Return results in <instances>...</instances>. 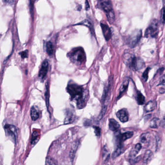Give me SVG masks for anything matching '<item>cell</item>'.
I'll list each match as a JSON object with an SVG mask.
<instances>
[{
    "label": "cell",
    "mask_w": 165,
    "mask_h": 165,
    "mask_svg": "<svg viewBox=\"0 0 165 165\" xmlns=\"http://www.w3.org/2000/svg\"><path fill=\"white\" fill-rule=\"evenodd\" d=\"M6 134L8 135V136H10L11 138H13L16 139V129L15 126L11 125H7L5 127Z\"/></svg>",
    "instance_id": "cell-11"
},
{
    "label": "cell",
    "mask_w": 165,
    "mask_h": 165,
    "mask_svg": "<svg viewBox=\"0 0 165 165\" xmlns=\"http://www.w3.org/2000/svg\"><path fill=\"white\" fill-rule=\"evenodd\" d=\"M161 124V121L159 118H154L151 121L150 127L152 128H157Z\"/></svg>",
    "instance_id": "cell-20"
},
{
    "label": "cell",
    "mask_w": 165,
    "mask_h": 165,
    "mask_svg": "<svg viewBox=\"0 0 165 165\" xmlns=\"http://www.w3.org/2000/svg\"><path fill=\"white\" fill-rule=\"evenodd\" d=\"M117 117L122 123L127 122L129 119V114L127 110L126 109H121L118 111L116 114Z\"/></svg>",
    "instance_id": "cell-7"
},
{
    "label": "cell",
    "mask_w": 165,
    "mask_h": 165,
    "mask_svg": "<svg viewBox=\"0 0 165 165\" xmlns=\"http://www.w3.org/2000/svg\"><path fill=\"white\" fill-rule=\"evenodd\" d=\"M159 23L157 19H153L145 31V36L147 38L156 37L158 34Z\"/></svg>",
    "instance_id": "cell-4"
},
{
    "label": "cell",
    "mask_w": 165,
    "mask_h": 165,
    "mask_svg": "<svg viewBox=\"0 0 165 165\" xmlns=\"http://www.w3.org/2000/svg\"><path fill=\"white\" fill-rule=\"evenodd\" d=\"M109 129L112 131H116L120 128V125L117 121L113 119H111L109 121Z\"/></svg>",
    "instance_id": "cell-15"
},
{
    "label": "cell",
    "mask_w": 165,
    "mask_h": 165,
    "mask_svg": "<svg viewBox=\"0 0 165 165\" xmlns=\"http://www.w3.org/2000/svg\"><path fill=\"white\" fill-rule=\"evenodd\" d=\"M136 100L138 104L139 105L144 104L145 101L144 96L139 91H138L136 93Z\"/></svg>",
    "instance_id": "cell-21"
},
{
    "label": "cell",
    "mask_w": 165,
    "mask_h": 165,
    "mask_svg": "<svg viewBox=\"0 0 165 165\" xmlns=\"http://www.w3.org/2000/svg\"><path fill=\"white\" fill-rule=\"evenodd\" d=\"M124 61L126 65L135 71L142 69L145 66L144 61L141 58L136 57L128 53H126L124 56Z\"/></svg>",
    "instance_id": "cell-2"
},
{
    "label": "cell",
    "mask_w": 165,
    "mask_h": 165,
    "mask_svg": "<svg viewBox=\"0 0 165 165\" xmlns=\"http://www.w3.org/2000/svg\"><path fill=\"white\" fill-rule=\"evenodd\" d=\"M94 133L96 134V136H100V134H101V129L100 127L98 126H94Z\"/></svg>",
    "instance_id": "cell-30"
},
{
    "label": "cell",
    "mask_w": 165,
    "mask_h": 165,
    "mask_svg": "<svg viewBox=\"0 0 165 165\" xmlns=\"http://www.w3.org/2000/svg\"><path fill=\"white\" fill-rule=\"evenodd\" d=\"M124 148L122 145H118L117 148L115 150L112 154V157L113 159L117 158L124 151Z\"/></svg>",
    "instance_id": "cell-16"
},
{
    "label": "cell",
    "mask_w": 165,
    "mask_h": 165,
    "mask_svg": "<svg viewBox=\"0 0 165 165\" xmlns=\"http://www.w3.org/2000/svg\"><path fill=\"white\" fill-rule=\"evenodd\" d=\"M46 52L49 55H52L53 53V46L52 43L49 41L46 43Z\"/></svg>",
    "instance_id": "cell-25"
},
{
    "label": "cell",
    "mask_w": 165,
    "mask_h": 165,
    "mask_svg": "<svg viewBox=\"0 0 165 165\" xmlns=\"http://www.w3.org/2000/svg\"><path fill=\"white\" fill-rule=\"evenodd\" d=\"M79 24L82 25H84V26H87L91 30V34H94V29L93 25L91 24V23H90L88 20H85V21H83L82 22L79 23Z\"/></svg>",
    "instance_id": "cell-24"
},
{
    "label": "cell",
    "mask_w": 165,
    "mask_h": 165,
    "mask_svg": "<svg viewBox=\"0 0 165 165\" xmlns=\"http://www.w3.org/2000/svg\"><path fill=\"white\" fill-rule=\"evenodd\" d=\"M68 56L71 61L76 65H81L86 61V54L81 47L73 49L68 53Z\"/></svg>",
    "instance_id": "cell-3"
},
{
    "label": "cell",
    "mask_w": 165,
    "mask_h": 165,
    "mask_svg": "<svg viewBox=\"0 0 165 165\" xmlns=\"http://www.w3.org/2000/svg\"><path fill=\"white\" fill-rule=\"evenodd\" d=\"M48 68H49V63L48 60H46L43 61L39 71V76L41 79H44L48 73Z\"/></svg>",
    "instance_id": "cell-10"
},
{
    "label": "cell",
    "mask_w": 165,
    "mask_h": 165,
    "mask_svg": "<svg viewBox=\"0 0 165 165\" xmlns=\"http://www.w3.org/2000/svg\"><path fill=\"white\" fill-rule=\"evenodd\" d=\"M150 139V135L149 133H144L141 135L140 140L141 142L143 144L149 142Z\"/></svg>",
    "instance_id": "cell-22"
},
{
    "label": "cell",
    "mask_w": 165,
    "mask_h": 165,
    "mask_svg": "<svg viewBox=\"0 0 165 165\" xmlns=\"http://www.w3.org/2000/svg\"><path fill=\"white\" fill-rule=\"evenodd\" d=\"M163 85L165 86V76H163L161 78V80L160 81L159 84L158 85Z\"/></svg>",
    "instance_id": "cell-33"
},
{
    "label": "cell",
    "mask_w": 165,
    "mask_h": 165,
    "mask_svg": "<svg viewBox=\"0 0 165 165\" xmlns=\"http://www.w3.org/2000/svg\"><path fill=\"white\" fill-rule=\"evenodd\" d=\"M67 91L72 100L76 101L78 109H81L86 106V96L84 89L81 86L74 83H69L67 87Z\"/></svg>",
    "instance_id": "cell-1"
},
{
    "label": "cell",
    "mask_w": 165,
    "mask_h": 165,
    "mask_svg": "<svg viewBox=\"0 0 165 165\" xmlns=\"http://www.w3.org/2000/svg\"><path fill=\"white\" fill-rule=\"evenodd\" d=\"M99 1H102V0H99Z\"/></svg>",
    "instance_id": "cell-37"
},
{
    "label": "cell",
    "mask_w": 165,
    "mask_h": 165,
    "mask_svg": "<svg viewBox=\"0 0 165 165\" xmlns=\"http://www.w3.org/2000/svg\"><path fill=\"white\" fill-rule=\"evenodd\" d=\"M161 21L163 24H164V22H165V20H164V7H163L161 10Z\"/></svg>",
    "instance_id": "cell-31"
},
{
    "label": "cell",
    "mask_w": 165,
    "mask_h": 165,
    "mask_svg": "<svg viewBox=\"0 0 165 165\" xmlns=\"http://www.w3.org/2000/svg\"><path fill=\"white\" fill-rule=\"evenodd\" d=\"M85 4H86V5H85V8H86V9L87 10L90 8V5H89V2L88 1V0H86Z\"/></svg>",
    "instance_id": "cell-36"
},
{
    "label": "cell",
    "mask_w": 165,
    "mask_h": 165,
    "mask_svg": "<svg viewBox=\"0 0 165 165\" xmlns=\"http://www.w3.org/2000/svg\"><path fill=\"white\" fill-rule=\"evenodd\" d=\"M79 145V141H75L74 143H73L72 149H71L70 154V156L71 161H72V162L74 160L75 156V153H76V150L78 149Z\"/></svg>",
    "instance_id": "cell-17"
},
{
    "label": "cell",
    "mask_w": 165,
    "mask_h": 165,
    "mask_svg": "<svg viewBox=\"0 0 165 165\" xmlns=\"http://www.w3.org/2000/svg\"><path fill=\"white\" fill-rule=\"evenodd\" d=\"M101 2V6L103 9L106 13L113 11L112 3L111 0H102Z\"/></svg>",
    "instance_id": "cell-9"
},
{
    "label": "cell",
    "mask_w": 165,
    "mask_h": 165,
    "mask_svg": "<svg viewBox=\"0 0 165 165\" xmlns=\"http://www.w3.org/2000/svg\"><path fill=\"white\" fill-rule=\"evenodd\" d=\"M129 79L128 78H126V79L122 83V84L120 87L119 96H118V99H119L120 97H121L123 94L126 91V90H127L128 85H129Z\"/></svg>",
    "instance_id": "cell-13"
},
{
    "label": "cell",
    "mask_w": 165,
    "mask_h": 165,
    "mask_svg": "<svg viewBox=\"0 0 165 165\" xmlns=\"http://www.w3.org/2000/svg\"><path fill=\"white\" fill-rule=\"evenodd\" d=\"M75 114L73 111L71 110H68L66 114V118L64 120V124H68L72 123L73 121L75 120Z\"/></svg>",
    "instance_id": "cell-12"
},
{
    "label": "cell",
    "mask_w": 165,
    "mask_h": 165,
    "mask_svg": "<svg viewBox=\"0 0 165 165\" xmlns=\"http://www.w3.org/2000/svg\"><path fill=\"white\" fill-rule=\"evenodd\" d=\"M157 106L156 102L154 100H151L148 102L145 106L144 110L146 112H149L153 111L156 109Z\"/></svg>",
    "instance_id": "cell-14"
},
{
    "label": "cell",
    "mask_w": 165,
    "mask_h": 165,
    "mask_svg": "<svg viewBox=\"0 0 165 165\" xmlns=\"http://www.w3.org/2000/svg\"><path fill=\"white\" fill-rule=\"evenodd\" d=\"M109 156H110V154H109V151L106 147L105 146L104 148V151H103V154L105 162H108V160L109 158Z\"/></svg>",
    "instance_id": "cell-27"
},
{
    "label": "cell",
    "mask_w": 165,
    "mask_h": 165,
    "mask_svg": "<svg viewBox=\"0 0 165 165\" xmlns=\"http://www.w3.org/2000/svg\"><path fill=\"white\" fill-rule=\"evenodd\" d=\"M106 17L108 19L109 21L111 23H112L114 21L115 19V16L114 12V11H111L110 12L106 13Z\"/></svg>",
    "instance_id": "cell-26"
},
{
    "label": "cell",
    "mask_w": 165,
    "mask_h": 165,
    "mask_svg": "<svg viewBox=\"0 0 165 165\" xmlns=\"http://www.w3.org/2000/svg\"><path fill=\"white\" fill-rule=\"evenodd\" d=\"M3 1L7 4H12L15 0H3Z\"/></svg>",
    "instance_id": "cell-35"
},
{
    "label": "cell",
    "mask_w": 165,
    "mask_h": 165,
    "mask_svg": "<svg viewBox=\"0 0 165 165\" xmlns=\"http://www.w3.org/2000/svg\"><path fill=\"white\" fill-rule=\"evenodd\" d=\"M150 70V68L148 67V68L145 70L144 72H143V74H142V79H143V80H144L145 81H147L148 78V73H149V70Z\"/></svg>",
    "instance_id": "cell-28"
},
{
    "label": "cell",
    "mask_w": 165,
    "mask_h": 165,
    "mask_svg": "<svg viewBox=\"0 0 165 165\" xmlns=\"http://www.w3.org/2000/svg\"><path fill=\"white\" fill-rule=\"evenodd\" d=\"M141 159V157L140 156H139V157H136V158H135V159L133 160V164H136V163L138 162Z\"/></svg>",
    "instance_id": "cell-34"
},
{
    "label": "cell",
    "mask_w": 165,
    "mask_h": 165,
    "mask_svg": "<svg viewBox=\"0 0 165 165\" xmlns=\"http://www.w3.org/2000/svg\"><path fill=\"white\" fill-rule=\"evenodd\" d=\"M31 116L33 121H36L39 117V112L38 111L37 108L35 106H33L31 110Z\"/></svg>",
    "instance_id": "cell-19"
},
{
    "label": "cell",
    "mask_w": 165,
    "mask_h": 165,
    "mask_svg": "<svg viewBox=\"0 0 165 165\" xmlns=\"http://www.w3.org/2000/svg\"><path fill=\"white\" fill-rule=\"evenodd\" d=\"M112 79H109V82L108 83V85L104 89V92L103 94L102 100L103 107L107 108L108 104L109 103L110 97H111V89L112 86Z\"/></svg>",
    "instance_id": "cell-6"
},
{
    "label": "cell",
    "mask_w": 165,
    "mask_h": 165,
    "mask_svg": "<svg viewBox=\"0 0 165 165\" xmlns=\"http://www.w3.org/2000/svg\"><path fill=\"white\" fill-rule=\"evenodd\" d=\"M46 164H47V165H55L57 163L51 157H48V158H46Z\"/></svg>",
    "instance_id": "cell-29"
},
{
    "label": "cell",
    "mask_w": 165,
    "mask_h": 165,
    "mask_svg": "<svg viewBox=\"0 0 165 165\" xmlns=\"http://www.w3.org/2000/svg\"><path fill=\"white\" fill-rule=\"evenodd\" d=\"M28 51H25L23 52H21V55L22 58H25L27 57Z\"/></svg>",
    "instance_id": "cell-32"
},
{
    "label": "cell",
    "mask_w": 165,
    "mask_h": 165,
    "mask_svg": "<svg viewBox=\"0 0 165 165\" xmlns=\"http://www.w3.org/2000/svg\"><path fill=\"white\" fill-rule=\"evenodd\" d=\"M142 37V31L141 30H135L127 38V44L131 48H135L139 43Z\"/></svg>",
    "instance_id": "cell-5"
},
{
    "label": "cell",
    "mask_w": 165,
    "mask_h": 165,
    "mask_svg": "<svg viewBox=\"0 0 165 165\" xmlns=\"http://www.w3.org/2000/svg\"><path fill=\"white\" fill-rule=\"evenodd\" d=\"M142 146L140 143H138L135 146L134 149H133L132 151H131L130 155L132 157H135L136 155L138 154V153L140 151V150L141 149Z\"/></svg>",
    "instance_id": "cell-23"
},
{
    "label": "cell",
    "mask_w": 165,
    "mask_h": 165,
    "mask_svg": "<svg viewBox=\"0 0 165 165\" xmlns=\"http://www.w3.org/2000/svg\"><path fill=\"white\" fill-rule=\"evenodd\" d=\"M153 156V154L150 150H148L145 154L144 158H143V162L145 164H147L150 162L152 159Z\"/></svg>",
    "instance_id": "cell-18"
},
{
    "label": "cell",
    "mask_w": 165,
    "mask_h": 165,
    "mask_svg": "<svg viewBox=\"0 0 165 165\" xmlns=\"http://www.w3.org/2000/svg\"><path fill=\"white\" fill-rule=\"evenodd\" d=\"M101 29L102 30L103 34L106 41H109L111 39V30L108 25L105 24L104 23L101 24Z\"/></svg>",
    "instance_id": "cell-8"
}]
</instances>
